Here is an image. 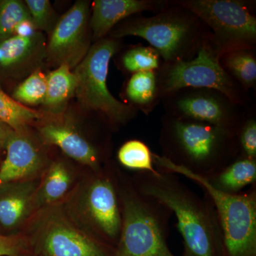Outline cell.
Returning a JSON list of instances; mask_svg holds the SVG:
<instances>
[{"label":"cell","instance_id":"7a4b0ae2","mask_svg":"<svg viewBox=\"0 0 256 256\" xmlns=\"http://www.w3.org/2000/svg\"><path fill=\"white\" fill-rule=\"evenodd\" d=\"M159 143L162 156L204 178L240 156L238 132L166 114L162 117Z\"/></svg>","mask_w":256,"mask_h":256},{"label":"cell","instance_id":"603a6c76","mask_svg":"<svg viewBox=\"0 0 256 256\" xmlns=\"http://www.w3.org/2000/svg\"><path fill=\"white\" fill-rule=\"evenodd\" d=\"M46 114L16 102L0 89V121L14 130L30 127Z\"/></svg>","mask_w":256,"mask_h":256},{"label":"cell","instance_id":"3957f363","mask_svg":"<svg viewBox=\"0 0 256 256\" xmlns=\"http://www.w3.org/2000/svg\"><path fill=\"white\" fill-rule=\"evenodd\" d=\"M210 28L192 11L172 0V4L150 16L138 14L121 22L109 33L111 38L137 36L146 40L162 63L192 60Z\"/></svg>","mask_w":256,"mask_h":256},{"label":"cell","instance_id":"4dcf8cb0","mask_svg":"<svg viewBox=\"0 0 256 256\" xmlns=\"http://www.w3.org/2000/svg\"><path fill=\"white\" fill-rule=\"evenodd\" d=\"M10 130L6 132L4 130L2 126L0 124V146H2L3 144H6V139H8V136H9Z\"/></svg>","mask_w":256,"mask_h":256},{"label":"cell","instance_id":"d4e9b609","mask_svg":"<svg viewBox=\"0 0 256 256\" xmlns=\"http://www.w3.org/2000/svg\"><path fill=\"white\" fill-rule=\"evenodd\" d=\"M162 64L158 52L150 46L137 45L128 48L120 57L122 68L128 74L158 70Z\"/></svg>","mask_w":256,"mask_h":256},{"label":"cell","instance_id":"44dd1931","mask_svg":"<svg viewBox=\"0 0 256 256\" xmlns=\"http://www.w3.org/2000/svg\"><path fill=\"white\" fill-rule=\"evenodd\" d=\"M72 182L73 174L68 165L62 160L52 162L41 184L37 186L34 208L48 206L58 201L68 191Z\"/></svg>","mask_w":256,"mask_h":256},{"label":"cell","instance_id":"2e32d148","mask_svg":"<svg viewBox=\"0 0 256 256\" xmlns=\"http://www.w3.org/2000/svg\"><path fill=\"white\" fill-rule=\"evenodd\" d=\"M172 4V0H95L90 6L92 40L98 42L126 18L146 12H158Z\"/></svg>","mask_w":256,"mask_h":256},{"label":"cell","instance_id":"5b68a950","mask_svg":"<svg viewBox=\"0 0 256 256\" xmlns=\"http://www.w3.org/2000/svg\"><path fill=\"white\" fill-rule=\"evenodd\" d=\"M156 170L181 175L198 184L213 204L218 232V256H256V184L248 191L228 194L212 188L206 178L153 153Z\"/></svg>","mask_w":256,"mask_h":256},{"label":"cell","instance_id":"6da1fadb","mask_svg":"<svg viewBox=\"0 0 256 256\" xmlns=\"http://www.w3.org/2000/svg\"><path fill=\"white\" fill-rule=\"evenodd\" d=\"M132 181L141 193L158 200L175 216L183 256L220 255L218 223L210 197L202 198L174 173L158 170L156 173L138 172Z\"/></svg>","mask_w":256,"mask_h":256},{"label":"cell","instance_id":"83f0119b","mask_svg":"<svg viewBox=\"0 0 256 256\" xmlns=\"http://www.w3.org/2000/svg\"><path fill=\"white\" fill-rule=\"evenodd\" d=\"M31 16L32 23L37 32H48L53 30L57 21L52 4L48 0H25Z\"/></svg>","mask_w":256,"mask_h":256},{"label":"cell","instance_id":"ac0fdd59","mask_svg":"<svg viewBox=\"0 0 256 256\" xmlns=\"http://www.w3.org/2000/svg\"><path fill=\"white\" fill-rule=\"evenodd\" d=\"M46 97L44 114L58 116L64 114L69 100L75 96L76 78L68 66L62 65L46 76Z\"/></svg>","mask_w":256,"mask_h":256},{"label":"cell","instance_id":"9a60e30c","mask_svg":"<svg viewBox=\"0 0 256 256\" xmlns=\"http://www.w3.org/2000/svg\"><path fill=\"white\" fill-rule=\"evenodd\" d=\"M46 40L42 32L15 35L0 42V70L13 78H28L46 60Z\"/></svg>","mask_w":256,"mask_h":256},{"label":"cell","instance_id":"7402d4cb","mask_svg":"<svg viewBox=\"0 0 256 256\" xmlns=\"http://www.w3.org/2000/svg\"><path fill=\"white\" fill-rule=\"evenodd\" d=\"M220 63L224 70L246 92L256 86V50H238L224 54Z\"/></svg>","mask_w":256,"mask_h":256},{"label":"cell","instance_id":"f1b7e54d","mask_svg":"<svg viewBox=\"0 0 256 256\" xmlns=\"http://www.w3.org/2000/svg\"><path fill=\"white\" fill-rule=\"evenodd\" d=\"M240 156L256 159V118L255 112H249L238 133Z\"/></svg>","mask_w":256,"mask_h":256},{"label":"cell","instance_id":"5bb4252c","mask_svg":"<svg viewBox=\"0 0 256 256\" xmlns=\"http://www.w3.org/2000/svg\"><path fill=\"white\" fill-rule=\"evenodd\" d=\"M42 142L55 146L78 162L97 172L102 168L105 152L80 132L75 124L60 120H46L38 128Z\"/></svg>","mask_w":256,"mask_h":256},{"label":"cell","instance_id":"cb8c5ba5","mask_svg":"<svg viewBox=\"0 0 256 256\" xmlns=\"http://www.w3.org/2000/svg\"><path fill=\"white\" fill-rule=\"evenodd\" d=\"M118 160L124 168L138 172L156 173L153 152L146 143L139 140L124 142L118 152Z\"/></svg>","mask_w":256,"mask_h":256},{"label":"cell","instance_id":"8fae6325","mask_svg":"<svg viewBox=\"0 0 256 256\" xmlns=\"http://www.w3.org/2000/svg\"><path fill=\"white\" fill-rule=\"evenodd\" d=\"M43 256H112L114 248L82 230L58 210L44 214L35 230Z\"/></svg>","mask_w":256,"mask_h":256},{"label":"cell","instance_id":"484cf974","mask_svg":"<svg viewBox=\"0 0 256 256\" xmlns=\"http://www.w3.org/2000/svg\"><path fill=\"white\" fill-rule=\"evenodd\" d=\"M46 76L42 68L37 69L18 84L13 92L12 98L26 107L42 105L46 97Z\"/></svg>","mask_w":256,"mask_h":256},{"label":"cell","instance_id":"4316f807","mask_svg":"<svg viewBox=\"0 0 256 256\" xmlns=\"http://www.w3.org/2000/svg\"><path fill=\"white\" fill-rule=\"evenodd\" d=\"M32 21L28 6L20 0H0V42L15 36L24 22Z\"/></svg>","mask_w":256,"mask_h":256},{"label":"cell","instance_id":"e0dca14e","mask_svg":"<svg viewBox=\"0 0 256 256\" xmlns=\"http://www.w3.org/2000/svg\"><path fill=\"white\" fill-rule=\"evenodd\" d=\"M37 188L33 180L18 182L0 186V225L16 228L34 210V196Z\"/></svg>","mask_w":256,"mask_h":256},{"label":"cell","instance_id":"f546056e","mask_svg":"<svg viewBox=\"0 0 256 256\" xmlns=\"http://www.w3.org/2000/svg\"><path fill=\"white\" fill-rule=\"evenodd\" d=\"M26 248L24 238L0 234V256H23Z\"/></svg>","mask_w":256,"mask_h":256},{"label":"cell","instance_id":"52a82bcc","mask_svg":"<svg viewBox=\"0 0 256 256\" xmlns=\"http://www.w3.org/2000/svg\"><path fill=\"white\" fill-rule=\"evenodd\" d=\"M220 56L210 32L192 60L162 64L156 70L162 97L186 88L214 89L249 108L252 104L249 92L224 70Z\"/></svg>","mask_w":256,"mask_h":256},{"label":"cell","instance_id":"ffe728a7","mask_svg":"<svg viewBox=\"0 0 256 256\" xmlns=\"http://www.w3.org/2000/svg\"><path fill=\"white\" fill-rule=\"evenodd\" d=\"M205 178L218 191L237 194L246 186L256 184V159L238 156L216 174Z\"/></svg>","mask_w":256,"mask_h":256},{"label":"cell","instance_id":"d6986e66","mask_svg":"<svg viewBox=\"0 0 256 256\" xmlns=\"http://www.w3.org/2000/svg\"><path fill=\"white\" fill-rule=\"evenodd\" d=\"M128 105L144 114H149L161 102L156 70L132 74L124 88Z\"/></svg>","mask_w":256,"mask_h":256},{"label":"cell","instance_id":"9c48e42d","mask_svg":"<svg viewBox=\"0 0 256 256\" xmlns=\"http://www.w3.org/2000/svg\"><path fill=\"white\" fill-rule=\"evenodd\" d=\"M82 188L80 205L86 232L116 247L122 225L119 178L112 170L101 168Z\"/></svg>","mask_w":256,"mask_h":256},{"label":"cell","instance_id":"277c9868","mask_svg":"<svg viewBox=\"0 0 256 256\" xmlns=\"http://www.w3.org/2000/svg\"><path fill=\"white\" fill-rule=\"evenodd\" d=\"M119 194L122 225L112 256H175L166 242L172 210L132 180L119 178Z\"/></svg>","mask_w":256,"mask_h":256},{"label":"cell","instance_id":"4fadbf2b","mask_svg":"<svg viewBox=\"0 0 256 256\" xmlns=\"http://www.w3.org/2000/svg\"><path fill=\"white\" fill-rule=\"evenodd\" d=\"M5 146L6 156L0 166V186L31 180L46 165L44 152L28 127L11 130Z\"/></svg>","mask_w":256,"mask_h":256},{"label":"cell","instance_id":"ba28073f","mask_svg":"<svg viewBox=\"0 0 256 256\" xmlns=\"http://www.w3.org/2000/svg\"><path fill=\"white\" fill-rule=\"evenodd\" d=\"M194 13L210 28L220 55L256 50V2L245 0H174Z\"/></svg>","mask_w":256,"mask_h":256},{"label":"cell","instance_id":"30bf717a","mask_svg":"<svg viewBox=\"0 0 256 256\" xmlns=\"http://www.w3.org/2000/svg\"><path fill=\"white\" fill-rule=\"evenodd\" d=\"M165 114L206 122L238 132L249 108L236 104L224 94L210 88H186L164 96Z\"/></svg>","mask_w":256,"mask_h":256},{"label":"cell","instance_id":"8992f818","mask_svg":"<svg viewBox=\"0 0 256 256\" xmlns=\"http://www.w3.org/2000/svg\"><path fill=\"white\" fill-rule=\"evenodd\" d=\"M120 40L107 36L96 42L74 69L76 78L75 96L82 108L97 112L116 128L128 124L138 111L114 98L107 85L110 60L120 50Z\"/></svg>","mask_w":256,"mask_h":256},{"label":"cell","instance_id":"7c38bea8","mask_svg":"<svg viewBox=\"0 0 256 256\" xmlns=\"http://www.w3.org/2000/svg\"><path fill=\"white\" fill-rule=\"evenodd\" d=\"M90 3L79 0L57 20L46 42V62L50 66L62 65L74 69L92 46Z\"/></svg>","mask_w":256,"mask_h":256}]
</instances>
